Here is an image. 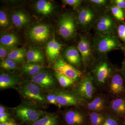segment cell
Wrapping results in <instances>:
<instances>
[{"label":"cell","mask_w":125,"mask_h":125,"mask_svg":"<svg viewBox=\"0 0 125 125\" xmlns=\"http://www.w3.org/2000/svg\"><path fill=\"white\" fill-rule=\"evenodd\" d=\"M93 65L89 73L93 79L95 87L99 88H105L117 70L106 60L98 61Z\"/></svg>","instance_id":"obj_1"},{"label":"cell","mask_w":125,"mask_h":125,"mask_svg":"<svg viewBox=\"0 0 125 125\" xmlns=\"http://www.w3.org/2000/svg\"><path fill=\"white\" fill-rule=\"evenodd\" d=\"M94 49L99 54H104L116 49H123L124 46L114 33L98 34L93 40Z\"/></svg>","instance_id":"obj_2"},{"label":"cell","mask_w":125,"mask_h":125,"mask_svg":"<svg viewBox=\"0 0 125 125\" xmlns=\"http://www.w3.org/2000/svg\"><path fill=\"white\" fill-rule=\"evenodd\" d=\"M96 88L90 73L83 76L79 80L75 88V93L85 101L92 100L95 95Z\"/></svg>","instance_id":"obj_3"},{"label":"cell","mask_w":125,"mask_h":125,"mask_svg":"<svg viewBox=\"0 0 125 125\" xmlns=\"http://www.w3.org/2000/svg\"><path fill=\"white\" fill-rule=\"evenodd\" d=\"M19 92L24 99L35 103H44L47 101L40 87L32 82L24 83L20 88Z\"/></svg>","instance_id":"obj_4"},{"label":"cell","mask_w":125,"mask_h":125,"mask_svg":"<svg viewBox=\"0 0 125 125\" xmlns=\"http://www.w3.org/2000/svg\"><path fill=\"white\" fill-rule=\"evenodd\" d=\"M113 98L125 96V86L120 70H117L106 86Z\"/></svg>","instance_id":"obj_5"},{"label":"cell","mask_w":125,"mask_h":125,"mask_svg":"<svg viewBox=\"0 0 125 125\" xmlns=\"http://www.w3.org/2000/svg\"><path fill=\"white\" fill-rule=\"evenodd\" d=\"M54 68L56 73L64 75L75 81L79 80L83 76L80 70L67 63L61 57L55 62Z\"/></svg>","instance_id":"obj_6"},{"label":"cell","mask_w":125,"mask_h":125,"mask_svg":"<svg viewBox=\"0 0 125 125\" xmlns=\"http://www.w3.org/2000/svg\"><path fill=\"white\" fill-rule=\"evenodd\" d=\"M56 94L58 107L60 108L62 106H68L83 107L87 102L75 93L73 94L62 90L58 92Z\"/></svg>","instance_id":"obj_7"},{"label":"cell","mask_w":125,"mask_h":125,"mask_svg":"<svg viewBox=\"0 0 125 125\" xmlns=\"http://www.w3.org/2000/svg\"><path fill=\"white\" fill-rule=\"evenodd\" d=\"M16 116L21 121L24 122L32 123L40 118L46 112L27 106L21 105L14 109Z\"/></svg>","instance_id":"obj_8"},{"label":"cell","mask_w":125,"mask_h":125,"mask_svg":"<svg viewBox=\"0 0 125 125\" xmlns=\"http://www.w3.org/2000/svg\"><path fill=\"white\" fill-rule=\"evenodd\" d=\"M58 31L60 35L66 39L73 38L76 31L75 21L71 15L65 14L62 15L59 22Z\"/></svg>","instance_id":"obj_9"},{"label":"cell","mask_w":125,"mask_h":125,"mask_svg":"<svg viewBox=\"0 0 125 125\" xmlns=\"http://www.w3.org/2000/svg\"><path fill=\"white\" fill-rule=\"evenodd\" d=\"M109 102L107 96L98 94H95L92 100L88 101L83 107L86 111L107 112Z\"/></svg>","instance_id":"obj_10"},{"label":"cell","mask_w":125,"mask_h":125,"mask_svg":"<svg viewBox=\"0 0 125 125\" xmlns=\"http://www.w3.org/2000/svg\"><path fill=\"white\" fill-rule=\"evenodd\" d=\"M77 49L81 56L82 64L84 69H86L91 64L93 58L92 46L87 37L85 36H81Z\"/></svg>","instance_id":"obj_11"},{"label":"cell","mask_w":125,"mask_h":125,"mask_svg":"<svg viewBox=\"0 0 125 125\" xmlns=\"http://www.w3.org/2000/svg\"><path fill=\"white\" fill-rule=\"evenodd\" d=\"M115 28V22L113 17L108 14L100 16L96 22V30L99 34L114 33Z\"/></svg>","instance_id":"obj_12"},{"label":"cell","mask_w":125,"mask_h":125,"mask_svg":"<svg viewBox=\"0 0 125 125\" xmlns=\"http://www.w3.org/2000/svg\"><path fill=\"white\" fill-rule=\"evenodd\" d=\"M87 115V112L77 109H71L65 113L64 119L69 125H83L85 123Z\"/></svg>","instance_id":"obj_13"},{"label":"cell","mask_w":125,"mask_h":125,"mask_svg":"<svg viewBox=\"0 0 125 125\" xmlns=\"http://www.w3.org/2000/svg\"><path fill=\"white\" fill-rule=\"evenodd\" d=\"M107 113L118 118L125 117V96L112 98L109 101Z\"/></svg>","instance_id":"obj_14"},{"label":"cell","mask_w":125,"mask_h":125,"mask_svg":"<svg viewBox=\"0 0 125 125\" xmlns=\"http://www.w3.org/2000/svg\"><path fill=\"white\" fill-rule=\"evenodd\" d=\"M95 16L93 10L88 6H84L81 8L78 13V22L83 28L88 29L94 22Z\"/></svg>","instance_id":"obj_15"},{"label":"cell","mask_w":125,"mask_h":125,"mask_svg":"<svg viewBox=\"0 0 125 125\" xmlns=\"http://www.w3.org/2000/svg\"><path fill=\"white\" fill-rule=\"evenodd\" d=\"M32 82L40 88L44 89L51 88L55 84V81L52 75L47 71H42L31 79Z\"/></svg>","instance_id":"obj_16"},{"label":"cell","mask_w":125,"mask_h":125,"mask_svg":"<svg viewBox=\"0 0 125 125\" xmlns=\"http://www.w3.org/2000/svg\"><path fill=\"white\" fill-rule=\"evenodd\" d=\"M49 33L48 26L45 25H39L32 28L30 31L29 36L34 41L43 42L48 38Z\"/></svg>","instance_id":"obj_17"},{"label":"cell","mask_w":125,"mask_h":125,"mask_svg":"<svg viewBox=\"0 0 125 125\" xmlns=\"http://www.w3.org/2000/svg\"><path fill=\"white\" fill-rule=\"evenodd\" d=\"M64 56L65 59L73 66L79 67L82 64V58L78 49L74 46H71L65 51Z\"/></svg>","instance_id":"obj_18"},{"label":"cell","mask_w":125,"mask_h":125,"mask_svg":"<svg viewBox=\"0 0 125 125\" xmlns=\"http://www.w3.org/2000/svg\"><path fill=\"white\" fill-rule=\"evenodd\" d=\"M62 45L55 39H52L47 44L46 52L47 56L50 60L56 59L59 55Z\"/></svg>","instance_id":"obj_19"},{"label":"cell","mask_w":125,"mask_h":125,"mask_svg":"<svg viewBox=\"0 0 125 125\" xmlns=\"http://www.w3.org/2000/svg\"><path fill=\"white\" fill-rule=\"evenodd\" d=\"M44 69L42 65L37 63L28 62L23 65L22 70L24 73L29 75L34 76L42 71Z\"/></svg>","instance_id":"obj_20"},{"label":"cell","mask_w":125,"mask_h":125,"mask_svg":"<svg viewBox=\"0 0 125 125\" xmlns=\"http://www.w3.org/2000/svg\"><path fill=\"white\" fill-rule=\"evenodd\" d=\"M18 83V79L15 76L5 73L0 75V88L5 89L14 87Z\"/></svg>","instance_id":"obj_21"},{"label":"cell","mask_w":125,"mask_h":125,"mask_svg":"<svg viewBox=\"0 0 125 125\" xmlns=\"http://www.w3.org/2000/svg\"><path fill=\"white\" fill-rule=\"evenodd\" d=\"M87 112L88 117L92 125H102L108 113L107 112Z\"/></svg>","instance_id":"obj_22"},{"label":"cell","mask_w":125,"mask_h":125,"mask_svg":"<svg viewBox=\"0 0 125 125\" xmlns=\"http://www.w3.org/2000/svg\"><path fill=\"white\" fill-rule=\"evenodd\" d=\"M26 54V51L22 48L12 49L8 54L7 57L15 63H20L22 62Z\"/></svg>","instance_id":"obj_23"},{"label":"cell","mask_w":125,"mask_h":125,"mask_svg":"<svg viewBox=\"0 0 125 125\" xmlns=\"http://www.w3.org/2000/svg\"><path fill=\"white\" fill-rule=\"evenodd\" d=\"M19 40L15 35L11 34H5L1 37L0 45L12 48L18 44Z\"/></svg>","instance_id":"obj_24"},{"label":"cell","mask_w":125,"mask_h":125,"mask_svg":"<svg viewBox=\"0 0 125 125\" xmlns=\"http://www.w3.org/2000/svg\"><path fill=\"white\" fill-rule=\"evenodd\" d=\"M36 8L39 12L44 15L50 14L53 10L51 2L45 0L38 1L36 4Z\"/></svg>","instance_id":"obj_25"},{"label":"cell","mask_w":125,"mask_h":125,"mask_svg":"<svg viewBox=\"0 0 125 125\" xmlns=\"http://www.w3.org/2000/svg\"><path fill=\"white\" fill-rule=\"evenodd\" d=\"M26 56L29 62L37 63L42 62L44 60L42 53L37 49H30L27 52Z\"/></svg>","instance_id":"obj_26"},{"label":"cell","mask_w":125,"mask_h":125,"mask_svg":"<svg viewBox=\"0 0 125 125\" xmlns=\"http://www.w3.org/2000/svg\"><path fill=\"white\" fill-rule=\"evenodd\" d=\"M13 23L16 27H22L28 21L27 16L23 12L19 11L14 14L12 16Z\"/></svg>","instance_id":"obj_27"},{"label":"cell","mask_w":125,"mask_h":125,"mask_svg":"<svg viewBox=\"0 0 125 125\" xmlns=\"http://www.w3.org/2000/svg\"><path fill=\"white\" fill-rule=\"evenodd\" d=\"M32 125H57L56 117L52 115H46L32 123Z\"/></svg>","instance_id":"obj_28"},{"label":"cell","mask_w":125,"mask_h":125,"mask_svg":"<svg viewBox=\"0 0 125 125\" xmlns=\"http://www.w3.org/2000/svg\"><path fill=\"white\" fill-rule=\"evenodd\" d=\"M112 13L114 18L121 23L125 22V11L115 5L110 7Z\"/></svg>","instance_id":"obj_29"},{"label":"cell","mask_w":125,"mask_h":125,"mask_svg":"<svg viewBox=\"0 0 125 125\" xmlns=\"http://www.w3.org/2000/svg\"><path fill=\"white\" fill-rule=\"evenodd\" d=\"M55 75L60 85L63 87H70L75 83V81L61 74L56 73Z\"/></svg>","instance_id":"obj_30"},{"label":"cell","mask_w":125,"mask_h":125,"mask_svg":"<svg viewBox=\"0 0 125 125\" xmlns=\"http://www.w3.org/2000/svg\"><path fill=\"white\" fill-rule=\"evenodd\" d=\"M0 67L6 70H15L17 68L15 62L8 58L2 60L0 62Z\"/></svg>","instance_id":"obj_31"},{"label":"cell","mask_w":125,"mask_h":125,"mask_svg":"<svg viewBox=\"0 0 125 125\" xmlns=\"http://www.w3.org/2000/svg\"><path fill=\"white\" fill-rule=\"evenodd\" d=\"M118 118L108 113L106 119L102 125H120Z\"/></svg>","instance_id":"obj_32"},{"label":"cell","mask_w":125,"mask_h":125,"mask_svg":"<svg viewBox=\"0 0 125 125\" xmlns=\"http://www.w3.org/2000/svg\"><path fill=\"white\" fill-rule=\"evenodd\" d=\"M117 36L125 44V22L121 23L117 27Z\"/></svg>","instance_id":"obj_33"},{"label":"cell","mask_w":125,"mask_h":125,"mask_svg":"<svg viewBox=\"0 0 125 125\" xmlns=\"http://www.w3.org/2000/svg\"><path fill=\"white\" fill-rule=\"evenodd\" d=\"M11 48L0 45V57L2 60H4L6 56L11 50Z\"/></svg>","instance_id":"obj_34"},{"label":"cell","mask_w":125,"mask_h":125,"mask_svg":"<svg viewBox=\"0 0 125 125\" xmlns=\"http://www.w3.org/2000/svg\"><path fill=\"white\" fill-rule=\"evenodd\" d=\"M9 25L7 16L4 11H0V25L1 27H6Z\"/></svg>","instance_id":"obj_35"},{"label":"cell","mask_w":125,"mask_h":125,"mask_svg":"<svg viewBox=\"0 0 125 125\" xmlns=\"http://www.w3.org/2000/svg\"><path fill=\"white\" fill-rule=\"evenodd\" d=\"M62 2L65 4L69 5L75 8L80 6L83 1L81 0H63Z\"/></svg>","instance_id":"obj_36"},{"label":"cell","mask_w":125,"mask_h":125,"mask_svg":"<svg viewBox=\"0 0 125 125\" xmlns=\"http://www.w3.org/2000/svg\"><path fill=\"white\" fill-rule=\"evenodd\" d=\"M47 101L50 104L55 105L58 107V103L57 101L56 94H49L47 97Z\"/></svg>","instance_id":"obj_37"},{"label":"cell","mask_w":125,"mask_h":125,"mask_svg":"<svg viewBox=\"0 0 125 125\" xmlns=\"http://www.w3.org/2000/svg\"><path fill=\"white\" fill-rule=\"evenodd\" d=\"M89 1L96 6H103L105 5L107 2L106 0H90Z\"/></svg>","instance_id":"obj_38"},{"label":"cell","mask_w":125,"mask_h":125,"mask_svg":"<svg viewBox=\"0 0 125 125\" xmlns=\"http://www.w3.org/2000/svg\"><path fill=\"white\" fill-rule=\"evenodd\" d=\"M114 5L125 11V0H115Z\"/></svg>","instance_id":"obj_39"},{"label":"cell","mask_w":125,"mask_h":125,"mask_svg":"<svg viewBox=\"0 0 125 125\" xmlns=\"http://www.w3.org/2000/svg\"><path fill=\"white\" fill-rule=\"evenodd\" d=\"M9 115L7 113L0 114V123H4L9 120Z\"/></svg>","instance_id":"obj_40"},{"label":"cell","mask_w":125,"mask_h":125,"mask_svg":"<svg viewBox=\"0 0 125 125\" xmlns=\"http://www.w3.org/2000/svg\"><path fill=\"white\" fill-rule=\"evenodd\" d=\"M121 74L123 78L125 86V61H123L122 63L121 68L120 69Z\"/></svg>","instance_id":"obj_41"},{"label":"cell","mask_w":125,"mask_h":125,"mask_svg":"<svg viewBox=\"0 0 125 125\" xmlns=\"http://www.w3.org/2000/svg\"><path fill=\"white\" fill-rule=\"evenodd\" d=\"M0 125H17L14 121H8L5 123H0Z\"/></svg>","instance_id":"obj_42"},{"label":"cell","mask_w":125,"mask_h":125,"mask_svg":"<svg viewBox=\"0 0 125 125\" xmlns=\"http://www.w3.org/2000/svg\"><path fill=\"white\" fill-rule=\"evenodd\" d=\"M5 113V108L1 105H0V114H2V113Z\"/></svg>","instance_id":"obj_43"},{"label":"cell","mask_w":125,"mask_h":125,"mask_svg":"<svg viewBox=\"0 0 125 125\" xmlns=\"http://www.w3.org/2000/svg\"><path fill=\"white\" fill-rule=\"evenodd\" d=\"M122 50H123V51H124V54H125V59L124 60L125 61V46H124V47H123V49H122Z\"/></svg>","instance_id":"obj_44"},{"label":"cell","mask_w":125,"mask_h":125,"mask_svg":"<svg viewBox=\"0 0 125 125\" xmlns=\"http://www.w3.org/2000/svg\"><path fill=\"white\" fill-rule=\"evenodd\" d=\"M123 125H125V116L124 117V120H123Z\"/></svg>","instance_id":"obj_45"}]
</instances>
